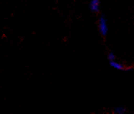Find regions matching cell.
Returning a JSON list of instances; mask_svg holds the SVG:
<instances>
[{
    "instance_id": "obj_1",
    "label": "cell",
    "mask_w": 134,
    "mask_h": 114,
    "mask_svg": "<svg viewBox=\"0 0 134 114\" xmlns=\"http://www.w3.org/2000/svg\"><path fill=\"white\" fill-rule=\"evenodd\" d=\"M98 29L99 32L102 36H106L108 32V19L103 15H101L98 20Z\"/></svg>"
},
{
    "instance_id": "obj_2",
    "label": "cell",
    "mask_w": 134,
    "mask_h": 114,
    "mask_svg": "<svg viewBox=\"0 0 134 114\" xmlns=\"http://www.w3.org/2000/svg\"><path fill=\"white\" fill-rule=\"evenodd\" d=\"M89 10L92 13H98L100 10V0H91L89 3Z\"/></svg>"
},
{
    "instance_id": "obj_3",
    "label": "cell",
    "mask_w": 134,
    "mask_h": 114,
    "mask_svg": "<svg viewBox=\"0 0 134 114\" xmlns=\"http://www.w3.org/2000/svg\"><path fill=\"white\" fill-rule=\"evenodd\" d=\"M109 65L117 71H125V66L123 64H121V63L116 61V59L113 61H109Z\"/></svg>"
},
{
    "instance_id": "obj_4",
    "label": "cell",
    "mask_w": 134,
    "mask_h": 114,
    "mask_svg": "<svg viewBox=\"0 0 134 114\" xmlns=\"http://www.w3.org/2000/svg\"><path fill=\"white\" fill-rule=\"evenodd\" d=\"M127 110L124 106H116L113 108V112L115 114H125L126 113Z\"/></svg>"
},
{
    "instance_id": "obj_5",
    "label": "cell",
    "mask_w": 134,
    "mask_h": 114,
    "mask_svg": "<svg viewBox=\"0 0 134 114\" xmlns=\"http://www.w3.org/2000/svg\"><path fill=\"white\" fill-rule=\"evenodd\" d=\"M107 58H108V61H113V60L116 59V56L115 53H114V52H109V53L108 54Z\"/></svg>"
}]
</instances>
